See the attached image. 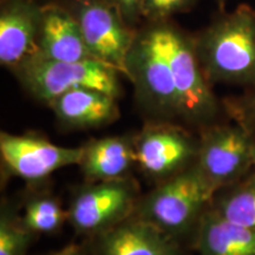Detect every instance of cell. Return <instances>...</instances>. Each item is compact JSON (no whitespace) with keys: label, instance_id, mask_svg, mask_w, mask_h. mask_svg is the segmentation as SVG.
Returning <instances> with one entry per match:
<instances>
[{"label":"cell","instance_id":"10","mask_svg":"<svg viewBox=\"0 0 255 255\" xmlns=\"http://www.w3.org/2000/svg\"><path fill=\"white\" fill-rule=\"evenodd\" d=\"M44 0H0V64L12 72L37 55Z\"/></svg>","mask_w":255,"mask_h":255},{"label":"cell","instance_id":"21","mask_svg":"<svg viewBox=\"0 0 255 255\" xmlns=\"http://www.w3.org/2000/svg\"><path fill=\"white\" fill-rule=\"evenodd\" d=\"M115 7L119 9L128 25L138 28L144 23L143 20V9L145 0H109Z\"/></svg>","mask_w":255,"mask_h":255},{"label":"cell","instance_id":"9","mask_svg":"<svg viewBox=\"0 0 255 255\" xmlns=\"http://www.w3.org/2000/svg\"><path fill=\"white\" fill-rule=\"evenodd\" d=\"M133 194V188L122 178L89 187L72 201L69 220L81 233L105 232L128 215Z\"/></svg>","mask_w":255,"mask_h":255},{"label":"cell","instance_id":"24","mask_svg":"<svg viewBox=\"0 0 255 255\" xmlns=\"http://www.w3.org/2000/svg\"><path fill=\"white\" fill-rule=\"evenodd\" d=\"M214 1L216 2V5L219 6L220 11H222V9H225L226 4H227L228 0H214Z\"/></svg>","mask_w":255,"mask_h":255},{"label":"cell","instance_id":"14","mask_svg":"<svg viewBox=\"0 0 255 255\" xmlns=\"http://www.w3.org/2000/svg\"><path fill=\"white\" fill-rule=\"evenodd\" d=\"M116 97L91 88H77L60 95L49 104L63 123L91 128L109 123L119 116Z\"/></svg>","mask_w":255,"mask_h":255},{"label":"cell","instance_id":"5","mask_svg":"<svg viewBox=\"0 0 255 255\" xmlns=\"http://www.w3.org/2000/svg\"><path fill=\"white\" fill-rule=\"evenodd\" d=\"M76 19L96 59L126 76V62L138 28L128 25L109 0H56Z\"/></svg>","mask_w":255,"mask_h":255},{"label":"cell","instance_id":"22","mask_svg":"<svg viewBox=\"0 0 255 255\" xmlns=\"http://www.w3.org/2000/svg\"><path fill=\"white\" fill-rule=\"evenodd\" d=\"M232 105H234L235 109H238L241 115H244L245 119L255 122V92L234 102V104L232 103Z\"/></svg>","mask_w":255,"mask_h":255},{"label":"cell","instance_id":"17","mask_svg":"<svg viewBox=\"0 0 255 255\" xmlns=\"http://www.w3.org/2000/svg\"><path fill=\"white\" fill-rule=\"evenodd\" d=\"M215 209L229 221L255 228V178L222 197Z\"/></svg>","mask_w":255,"mask_h":255},{"label":"cell","instance_id":"7","mask_svg":"<svg viewBox=\"0 0 255 255\" xmlns=\"http://www.w3.org/2000/svg\"><path fill=\"white\" fill-rule=\"evenodd\" d=\"M253 146L250 135L242 128L212 130L197 151L196 167L218 190L240 178L253 164Z\"/></svg>","mask_w":255,"mask_h":255},{"label":"cell","instance_id":"12","mask_svg":"<svg viewBox=\"0 0 255 255\" xmlns=\"http://www.w3.org/2000/svg\"><path fill=\"white\" fill-rule=\"evenodd\" d=\"M136 163L146 174L163 177L182 169L199 149L188 137L173 129H151L135 146Z\"/></svg>","mask_w":255,"mask_h":255},{"label":"cell","instance_id":"3","mask_svg":"<svg viewBox=\"0 0 255 255\" xmlns=\"http://www.w3.org/2000/svg\"><path fill=\"white\" fill-rule=\"evenodd\" d=\"M126 76L133 83L137 98L146 108L165 116L181 115L173 71L156 24L143 23L138 27L127 57Z\"/></svg>","mask_w":255,"mask_h":255},{"label":"cell","instance_id":"19","mask_svg":"<svg viewBox=\"0 0 255 255\" xmlns=\"http://www.w3.org/2000/svg\"><path fill=\"white\" fill-rule=\"evenodd\" d=\"M32 239V232L15 223L7 213L0 220V255H25Z\"/></svg>","mask_w":255,"mask_h":255},{"label":"cell","instance_id":"23","mask_svg":"<svg viewBox=\"0 0 255 255\" xmlns=\"http://www.w3.org/2000/svg\"><path fill=\"white\" fill-rule=\"evenodd\" d=\"M50 255H85L83 253V251L77 246H68L65 247L62 251L56 252V253H52Z\"/></svg>","mask_w":255,"mask_h":255},{"label":"cell","instance_id":"11","mask_svg":"<svg viewBox=\"0 0 255 255\" xmlns=\"http://www.w3.org/2000/svg\"><path fill=\"white\" fill-rule=\"evenodd\" d=\"M37 47V55L47 59L97 60L89 50L76 19L56 0H44Z\"/></svg>","mask_w":255,"mask_h":255},{"label":"cell","instance_id":"13","mask_svg":"<svg viewBox=\"0 0 255 255\" xmlns=\"http://www.w3.org/2000/svg\"><path fill=\"white\" fill-rule=\"evenodd\" d=\"M97 255H177L169 234L139 220L116 225L103 233Z\"/></svg>","mask_w":255,"mask_h":255},{"label":"cell","instance_id":"25","mask_svg":"<svg viewBox=\"0 0 255 255\" xmlns=\"http://www.w3.org/2000/svg\"><path fill=\"white\" fill-rule=\"evenodd\" d=\"M253 165L255 167V143H254V146H253Z\"/></svg>","mask_w":255,"mask_h":255},{"label":"cell","instance_id":"20","mask_svg":"<svg viewBox=\"0 0 255 255\" xmlns=\"http://www.w3.org/2000/svg\"><path fill=\"white\" fill-rule=\"evenodd\" d=\"M199 0H145L143 9L144 23H161L174 15L186 13L195 7Z\"/></svg>","mask_w":255,"mask_h":255},{"label":"cell","instance_id":"15","mask_svg":"<svg viewBox=\"0 0 255 255\" xmlns=\"http://www.w3.org/2000/svg\"><path fill=\"white\" fill-rule=\"evenodd\" d=\"M197 251L199 255H255V228L229 221L214 209L201 219Z\"/></svg>","mask_w":255,"mask_h":255},{"label":"cell","instance_id":"1","mask_svg":"<svg viewBox=\"0 0 255 255\" xmlns=\"http://www.w3.org/2000/svg\"><path fill=\"white\" fill-rule=\"evenodd\" d=\"M196 55L207 79L213 83L255 89V8L241 4L220 11L193 34Z\"/></svg>","mask_w":255,"mask_h":255},{"label":"cell","instance_id":"6","mask_svg":"<svg viewBox=\"0 0 255 255\" xmlns=\"http://www.w3.org/2000/svg\"><path fill=\"white\" fill-rule=\"evenodd\" d=\"M215 190L195 165L146 197L141 207L142 220L169 235L183 233Z\"/></svg>","mask_w":255,"mask_h":255},{"label":"cell","instance_id":"2","mask_svg":"<svg viewBox=\"0 0 255 255\" xmlns=\"http://www.w3.org/2000/svg\"><path fill=\"white\" fill-rule=\"evenodd\" d=\"M13 73L23 88L41 103L53 100L77 88H91L119 98L120 72L98 60L60 62L33 56Z\"/></svg>","mask_w":255,"mask_h":255},{"label":"cell","instance_id":"8","mask_svg":"<svg viewBox=\"0 0 255 255\" xmlns=\"http://www.w3.org/2000/svg\"><path fill=\"white\" fill-rule=\"evenodd\" d=\"M85 146L66 148L34 136L1 132L0 154L6 167L17 176L36 181L60 168L81 164Z\"/></svg>","mask_w":255,"mask_h":255},{"label":"cell","instance_id":"16","mask_svg":"<svg viewBox=\"0 0 255 255\" xmlns=\"http://www.w3.org/2000/svg\"><path fill=\"white\" fill-rule=\"evenodd\" d=\"M133 163L136 151L131 143L121 137H108L85 146L81 165L88 178L104 182L122 178Z\"/></svg>","mask_w":255,"mask_h":255},{"label":"cell","instance_id":"18","mask_svg":"<svg viewBox=\"0 0 255 255\" xmlns=\"http://www.w3.org/2000/svg\"><path fill=\"white\" fill-rule=\"evenodd\" d=\"M69 213H65L52 199H38L26 206L23 226L32 233H53L62 227Z\"/></svg>","mask_w":255,"mask_h":255},{"label":"cell","instance_id":"4","mask_svg":"<svg viewBox=\"0 0 255 255\" xmlns=\"http://www.w3.org/2000/svg\"><path fill=\"white\" fill-rule=\"evenodd\" d=\"M154 24L173 71L181 116L194 122L212 120L218 113V102L196 55L193 36L173 19Z\"/></svg>","mask_w":255,"mask_h":255}]
</instances>
